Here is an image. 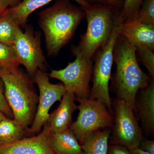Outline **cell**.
<instances>
[{
    "label": "cell",
    "instance_id": "28",
    "mask_svg": "<svg viewBox=\"0 0 154 154\" xmlns=\"http://www.w3.org/2000/svg\"><path fill=\"white\" fill-rule=\"evenodd\" d=\"M10 7L9 0H0V17L8 11Z\"/></svg>",
    "mask_w": 154,
    "mask_h": 154
},
{
    "label": "cell",
    "instance_id": "31",
    "mask_svg": "<svg viewBox=\"0 0 154 154\" xmlns=\"http://www.w3.org/2000/svg\"><path fill=\"white\" fill-rule=\"evenodd\" d=\"M7 117L6 116L4 113L0 111V122Z\"/></svg>",
    "mask_w": 154,
    "mask_h": 154
},
{
    "label": "cell",
    "instance_id": "32",
    "mask_svg": "<svg viewBox=\"0 0 154 154\" xmlns=\"http://www.w3.org/2000/svg\"><path fill=\"white\" fill-rule=\"evenodd\" d=\"M20 1H21H21H22V0H20Z\"/></svg>",
    "mask_w": 154,
    "mask_h": 154
},
{
    "label": "cell",
    "instance_id": "7",
    "mask_svg": "<svg viewBox=\"0 0 154 154\" xmlns=\"http://www.w3.org/2000/svg\"><path fill=\"white\" fill-rule=\"evenodd\" d=\"M115 106V120L110 137V145H119L128 150L138 148L143 136L134 110L121 99H117Z\"/></svg>",
    "mask_w": 154,
    "mask_h": 154
},
{
    "label": "cell",
    "instance_id": "16",
    "mask_svg": "<svg viewBox=\"0 0 154 154\" xmlns=\"http://www.w3.org/2000/svg\"><path fill=\"white\" fill-rule=\"evenodd\" d=\"M53 1L54 0H22L17 5L10 7L9 10L21 28H24L30 14ZM73 1L76 2L82 8L88 7L90 5L86 0Z\"/></svg>",
    "mask_w": 154,
    "mask_h": 154
},
{
    "label": "cell",
    "instance_id": "18",
    "mask_svg": "<svg viewBox=\"0 0 154 154\" xmlns=\"http://www.w3.org/2000/svg\"><path fill=\"white\" fill-rule=\"evenodd\" d=\"M22 30L9 8L0 17V42L13 46L18 33Z\"/></svg>",
    "mask_w": 154,
    "mask_h": 154
},
{
    "label": "cell",
    "instance_id": "23",
    "mask_svg": "<svg viewBox=\"0 0 154 154\" xmlns=\"http://www.w3.org/2000/svg\"><path fill=\"white\" fill-rule=\"evenodd\" d=\"M136 19L154 26V0H144L138 12Z\"/></svg>",
    "mask_w": 154,
    "mask_h": 154
},
{
    "label": "cell",
    "instance_id": "8",
    "mask_svg": "<svg viewBox=\"0 0 154 154\" xmlns=\"http://www.w3.org/2000/svg\"><path fill=\"white\" fill-rule=\"evenodd\" d=\"M25 27V32H19L12 46L19 63L33 77L38 69L45 71L48 65L41 47V32H35L29 25Z\"/></svg>",
    "mask_w": 154,
    "mask_h": 154
},
{
    "label": "cell",
    "instance_id": "4",
    "mask_svg": "<svg viewBox=\"0 0 154 154\" xmlns=\"http://www.w3.org/2000/svg\"><path fill=\"white\" fill-rule=\"evenodd\" d=\"M82 8L87 19V30L81 36L78 45L72 46L71 51L75 56L91 61L96 51L106 44L114 28L120 24L121 10L99 4H90Z\"/></svg>",
    "mask_w": 154,
    "mask_h": 154
},
{
    "label": "cell",
    "instance_id": "5",
    "mask_svg": "<svg viewBox=\"0 0 154 154\" xmlns=\"http://www.w3.org/2000/svg\"><path fill=\"white\" fill-rule=\"evenodd\" d=\"M116 26L108 42L96 51L92 58L93 63L91 80L93 86L89 98L98 100L112 112V102L109 94V82L113 66V51L119 34Z\"/></svg>",
    "mask_w": 154,
    "mask_h": 154
},
{
    "label": "cell",
    "instance_id": "15",
    "mask_svg": "<svg viewBox=\"0 0 154 154\" xmlns=\"http://www.w3.org/2000/svg\"><path fill=\"white\" fill-rule=\"evenodd\" d=\"M50 146L55 154H85L82 146L70 129L50 133Z\"/></svg>",
    "mask_w": 154,
    "mask_h": 154
},
{
    "label": "cell",
    "instance_id": "11",
    "mask_svg": "<svg viewBox=\"0 0 154 154\" xmlns=\"http://www.w3.org/2000/svg\"><path fill=\"white\" fill-rule=\"evenodd\" d=\"M36 136L24 137L8 144L0 145V154H55L50 146V129L47 123Z\"/></svg>",
    "mask_w": 154,
    "mask_h": 154
},
{
    "label": "cell",
    "instance_id": "10",
    "mask_svg": "<svg viewBox=\"0 0 154 154\" xmlns=\"http://www.w3.org/2000/svg\"><path fill=\"white\" fill-rule=\"evenodd\" d=\"M75 57V60L69 63L65 68L51 69L48 75L61 82L66 91L75 94V99H86L90 96L93 60L88 61L79 56Z\"/></svg>",
    "mask_w": 154,
    "mask_h": 154
},
{
    "label": "cell",
    "instance_id": "26",
    "mask_svg": "<svg viewBox=\"0 0 154 154\" xmlns=\"http://www.w3.org/2000/svg\"><path fill=\"white\" fill-rule=\"evenodd\" d=\"M107 154H131L129 151L123 146L111 145L108 147Z\"/></svg>",
    "mask_w": 154,
    "mask_h": 154
},
{
    "label": "cell",
    "instance_id": "9",
    "mask_svg": "<svg viewBox=\"0 0 154 154\" xmlns=\"http://www.w3.org/2000/svg\"><path fill=\"white\" fill-rule=\"evenodd\" d=\"M32 77L39 90V96L35 118L30 127L25 130L26 134L40 132L47 122L50 109L56 102L61 101L66 91L62 83H51L48 74L44 71L37 70Z\"/></svg>",
    "mask_w": 154,
    "mask_h": 154
},
{
    "label": "cell",
    "instance_id": "3",
    "mask_svg": "<svg viewBox=\"0 0 154 154\" xmlns=\"http://www.w3.org/2000/svg\"><path fill=\"white\" fill-rule=\"evenodd\" d=\"M0 79L14 119L26 130L33 123L38 104L33 77L20 68L10 70L0 67Z\"/></svg>",
    "mask_w": 154,
    "mask_h": 154
},
{
    "label": "cell",
    "instance_id": "12",
    "mask_svg": "<svg viewBox=\"0 0 154 154\" xmlns=\"http://www.w3.org/2000/svg\"><path fill=\"white\" fill-rule=\"evenodd\" d=\"M134 112L146 133L154 132V79L151 78L149 85L138 92L135 102Z\"/></svg>",
    "mask_w": 154,
    "mask_h": 154
},
{
    "label": "cell",
    "instance_id": "25",
    "mask_svg": "<svg viewBox=\"0 0 154 154\" xmlns=\"http://www.w3.org/2000/svg\"><path fill=\"white\" fill-rule=\"evenodd\" d=\"M91 5H107L113 6L116 8L121 10L123 8L124 0H86Z\"/></svg>",
    "mask_w": 154,
    "mask_h": 154
},
{
    "label": "cell",
    "instance_id": "29",
    "mask_svg": "<svg viewBox=\"0 0 154 154\" xmlns=\"http://www.w3.org/2000/svg\"><path fill=\"white\" fill-rule=\"evenodd\" d=\"M128 150L129 151L131 154H152L148 152L145 151L139 147Z\"/></svg>",
    "mask_w": 154,
    "mask_h": 154
},
{
    "label": "cell",
    "instance_id": "22",
    "mask_svg": "<svg viewBox=\"0 0 154 154\" xmlns=\"http://www.w3.org/2000/svg\"><path fill=\"white\" fill-rule=\"evenodd\" d=\"M137 59L146 69L150 78H154V50L146 46L134 47Z\"/></svg>",
    "mask_w": 154,
    "mask_h": 154
},
{
    "label": "cell",
    "instance_id": "1",
    "mask_svg": "<svg viewBox=\"0 0 154 154\" xmlns=\"http://www.w3.org/2000/svg\"><path fill=\"white\" fill-rule=\"evenodd\" d=\"M85 14L70 0H56L38 14V25L44 33L48 55L56 56L73 37Z\"/></svg>",
    "mask_w": 154,
    "mask_h": 154
},
{
    "label": "cell",
    "instance_id": "17",
    "mask_svg": "<svg viewBox=\"0 0 154 154\" xmlns=\"http://www.w3.org/2000/svg\"><path fill=\"white\" fill-rule=\"evenodd\" d=\"M111 131L106 128L98 130L88 135L81 144L85 154H107L108 140Z\"/></svg>",
    "mask_w": 154,
    "mask_h": 154
},
{
    "label": "cell",
    "instance_id": "21",
    "mask_svg": "<svg viewBox=\"0 0 154 154\" xmlns=\"http://www.w3.org/2000/svg\"><path fill=\"white\" fill-rule=\"evenodd\" d=\"M144 0H124L119 17L120 24L136 19L138 12Z\"/></svg>",
    "mask_w": 154,
    "mask_h": 154
},
{
    "label": "cell",
    "instance_id": "2",
    "mask_svg": "<svg viewBox=\"0 0 154 154\" xmlns=\"http://www.w3.org/2000/svg\"><path fill=\"white\" fill-rule=\"evenodd\" d=\"M113 60L116 70L110 79L111 88L118 99L134 110L138 92L148 86L151 78L141 69L134 46L119 35L113 48Z\"/></svg>",
    "mask_w": 154,
    "mask_h": 154
},
{
    "label": "cell",
    "instance_id": "20",
    "mask_svg": "<svg viewBox=\"0 0 154 154\" xmlns=\"http://www.w3.org/2000/svg\"><path fill=\"white\" fill-rule=\"evenodd\" d=\"M20 65L13 46L0 42V67L15 70Z\"/></svg>",
    "mask_w": 154,
    "mask_h": 154
},
{
    "label": "cell",
    "instance_id": "24",
    "mask_svg": "<svg viewBox=\"0 0 154 154\" xmlns=\"http://www.w3.org/2000/svg\"><path fill=\"white\" fill-rule=\"evenodd\" d=\"M4 84L0 79V111H2L8 118L14 119V114L7 102L4 93Z\"/></svg>",
    "mask_w": 154,
    "mask_h": 154
},
{
    "label": "cell",
    "instance_id": "19",
    "mask_svg": "<svg viewBox=\"0 0 154 154\" xmlns=\"http://www.w3.org/2000/svg\"><path fill=\"white\" fill-rule=\"evenodd\" d=\"M25 134V130L14 119L7 117L0 122V145L15 142Z\"/></svg>",
    "mask_w": 154,
    "mask_h": 154
},
{
    "label": "cell",
    "instance_id": "6",
    "mask_svg": "<svg viewBox=\"0 0 154 154\" xmlns=\"http://www.w3.org/2000/svg\"><path fill=\"white\" fill-rule=\"evenodd\" d=\"M75 100L79 103V115L69 129L80 144L92 133L100 128L113 126V118L111 112L102 102L89 98L75 99Z\"/></svg>",
    "mask_w": 154,
    "mask_h": 154
},
{
    "label": "cell",
    "instance_id": "13",
    "mask_svg": "<svg viewBox=\"0 0 154 154\" xmlns=\"http://www.w3.org/2000/svg\"><path fill=\"white\" fill-rule=\"evenodd\" d=\"M75 101V96L72 92L66 91L58 107L49 114L46 123L49 126L51 133L62 132L69 129L73 122V114L78 109Z\"/></svg>",
    "mask_w": 154,
    "mask_h": 154
},
{
    "label": "cell",
    "instance_id": "14",
    "mask_svg": "<svg viewBox=\"0 0 154 154\" xmlns=\"http://www.w3.org/2000/svg\"><path fill=\"white\" fill-rule=\"evenodd\" d=\"M117 32L134 47L146 46L154 50V26L135 19L119 24Z\"/></svg>",
    "mask_w": 154,
    "mask_h": 154
},
{
    "label": "cell",
    "instance_id": "30",
    "mask_svg": "<svg viewBox=\"0 0 154 154\" xmlns=\"http://www.w3.org/2000/svg\"><path fill=\"white\" fill-rule=\"evenodd\" d=\"M9 2L10 3V7H15L21 2L20 0H9Z\"/></svg>",
    "mask_w": 154,
    "mask_h": 154
},
{
    "label": "cell",
    "instance_id": "27",
    "mask_svg": "<svg viewBox=\"0 0 154 154\" xmlns=\"http://www.w3.org/2000/svg\"><path fill=\"white\" fill-rule=\"evenodd\" d=\"M139 148L145 151L154 154V141L143 139L141 142Z\"/></svg>",
    "mask_w": 154,
    "mask_h": 154
}]
</instances>
